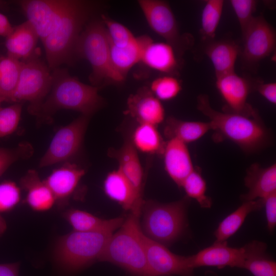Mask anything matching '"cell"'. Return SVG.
I'll use <instances>...</instances> for the list:
<instances>
[{
  "label": "cell",
  "instance_id": "obj_29",
  "mask_svg": "<svg viewBox=\"0 0 276 276\" xmlns=\"http://www.w3.org/2000/svg\"><path fill=\"white\" fill-rule=\"evenodd\" d=\"M245 246L247 255L242 268L254 276H276V263L266 255L265 243L254 240Z\"/></svg>",
  "mask_w": 276,
  "mask_h": 276
},
{
  "label": "cell",
  "instance_id": "obj_9",
  "mask_svg": "<svg viewBox=\"0 0 276 276\" xmlns=\"http://www.w3.org/2000/svg\"><path fill=\"white\" fill-rule=\"evenodd\" d=\"M138 4L152 30L171 45L179 58L190 44L181 35L169 5L158 0H140Z\"/></svg>",
  "mask_w": 276,
  "mask_h": 276
},
{
  "label": "cell",
  "instance_id": "obj_36",
  "mask_svg": "<svg viewBox=\"0 0 276 276\" xmlns=\"http://www.w3.org/2000/svg\"><path fill=\"white\" fill-rule=\"evenodd\" d=\"M182 89L180 81L174 76L157 78L151 84L150 89L159 100L168 101L175 98Z\"/></svg>",
  "mask_w": 276,
  "mask_h": 276
},
{
  "label": "cell",
  "instance_id": "obj_11",
  "mask_svg": "<svg viewBox=\"0 0 276 276\" xmlns=\"http://www.w3.org/2000/svg\"><path fill=\"white\" fill-rule=\"evenodd\" d=\"M149 276H195L188 257L176 255L143 234Z\"/></svg>",
  "mask_w": 276,
  "mask_h": 276
},
{
  "label": "cell",
  "instance_id": "obj_43",
  "mask_svg": "<svg viewBox=\"0 0 276 276\" xmlns=\"http://www.w3.org/2000/svg\"><path fill=\"white\" fill-rule=\"evenodd\" d=\"M18 263L0 264V276H18Z\"/></svg>",
  "mask_w": 276,
  "mask_h": 276
},
{
  "label": "cell",
  "instance_id": "obj_32",
  "mask_svg": "<svg viewBox=\"0 0 276 276\" xmlns=\"http://www.w3.org/2000/svg\"><path fill=\"white\" fill-rule=\"evenodd\" d=\"M21 61L9 56L0 58V103L11 102L19 77Z\"/></svg>",
  "mask_w": 276,
  "mask_h": 276
},
{
  "label": "cell",
  "instance_id": "obj_35",
  "mask_svg": "<svg viewBox=\"0 0 276 276\" xmlns=\"http://www.w3.org/2000/svg\"><path fill=\"white\" fill-rule=\"evenodd\" d=\"M101 19L106 28L110 44L117 47L123 48L136 41V38L122 24L105 15H101Z\"/></svg>",
  "mask_w": 276,
  "mask_h": 276
},
{
  "label": "cell",
  "instance_id": "obj_28",
  "mask_svg": "<svg viewBox=\"0 0 276 276\" xmlns=\"http://www.w3.org/2000/svg\"><path fill=\"white\" fill-rule=\"evenodd\" d=\"M264 199L243 202L219 224L214 234L216 238L215 242L226 241L240 228L247 216L252 212L261 209L264 207Z\"/></svg>",
  "mask_w": 276,
  "mask_h": 276
},
{
  "label": "cell",
  "instance_id": "obj_18",
  "mask_svg": "<svg viewBox=\"0 0 276 276\" xmlns=\"http://www.w3.org/2000/svg\"><path fill=\"white\" fill-rule=\"evenodd\" d=\"M162 156L166 171L179 188L186 178L194 170L187 144L176 139L166 142Z\"/></svg>",
  "mask_w": 276,
  "mask_h": 276
},
{
  "label": "cell",
  "instance_id": "obj_33",
  "mask_svg": "<svg viewBox=\"0 0 276 276\" xmlns=\"http://www.w3.org/2000/svg\"><path fill=\"white\" fill-rule=\"evenodd\" d=\"M223 0H208L202 11L201 33L203 39L209 41L215 38L223 8Z\"/></svg>",
  "mask_w": 276,
  "mask_h": 276
},
{
  "label": "cell",
  "instance_id": "obj_25",
  "mask_svg": "<svg viewBox=\"0 0 276 276\" xmlns=\"http://www.w3.org/2000/svg\"><path fill=\"white\" fill-rule=\"evenodd\" d=\"M20 185L27 192V203L34 211H47L56 202L52 192L35 170H29L22 177Z\"/></svg>",
  "mask_w": 276,
  "mask_h": 276
},
{
  "label": "cell",
  "instance_id": "obj_8",
  "mask_svg": "<svg viewBox=\"0 0 276 276\" xmlns=\"http://www.w3.org/2000/svg\"><path fill=\"white\" fill-rule=\"evenodd\" d=\"M19 77L12 101H28V110L37 116L52 84V75L49 68L34 57L20 61Z\"/></svg>",
  "mask_w": 276,
  "mask_h": 276
},
{
  "label": "cell",
  "instance_id": "obj_6",
  "mask_svg": "<svg viewBox=\"0 0 276 276\" xmlns=\"http://www.w3.org/2000/svg\"><path fill=\"white\" fill-rule=\"evenodd\" d=\"M76 55L86 59L92 72L89 80L94 86L103 82H122L114 72L110 57V44L106 28L102 19L90 21L78 39Z\"/></svg>",
  "mask_w": 276,
  "mask_h": 276
},
{
  "label": "cell",
  "instance_id": "obj_13",
  "mask_svg": "<svg viewBox=\"0 0 276 276\" xmlns=\"http://www.w3.org/2000/svg\"><path fill=\"white\" fill-rule=\"evenodd\" d=\"M72 0H23L19 2L27 21L42 42L53 31Z\"/></svg>",
  "mask_w": 276,
  "mask_h": 276
},
{
  "label": "cell",
  "instance_id": "obj_23",
  "mask_svg": "<svg viewBox=\"0 0 276 276\" xmlns=\"http://www.w3.org/2000/svg\"><path fill=\"white\" fill-rule=\"evenodd\" d=\"M38 38L35 30L27 20L13 27L5 42L8 56L19 61L32 57Z\"/></svg>",
  "mask_w": 276,
  "mask_h": 276
},
{
  "label": "cell",
  "instance_id": "obj_42",
  "mask_svg": "<svg viewBox=\"0 0 276 276\" xmlns=\"http://www.w3.org/2000/svg\"><path fill=\"white\" fill-rule=\"evenodd\" d=\"M255 88L269 102L274 105L276 104V83L275 82L260 83L256 85Z\"/></svg>",
  "mask_w": 276,
  "mask_h": 276
},
{
  "label": "cell",
  "instance_id": "obj_39",
  "mask_svg": "<svg viewBox=\"0 0 276 276\" xmlns=\"http://www.w3.org/2000/svg\"><path fill=\"white\" fill-rule=\"evenodd\" d=\"M230 3L238 19L243 36L255 17L253 13L257 2L255 0H231Z\"/></svg>",
  "mask_w": 276,
  "mask_h": 276
},
{
  "label": "cell",
  "instance_id": "obj_1",
  "mask_svg": "<svg viewBox=\"0 0 276 276\" xmlns=\"http://www.w3.org/2000/svg\"><path fill=\"white\" fill-rule=\"evenodd\" d=\"M197 108L209 119L217 142L228 140L247 153L262 150L271 142L270 130L260 117L216 110L211 106L209 96L203 94L197 98Z\"/></svg>",
  "mask_w": 276,
  "mask_h": 276
},
{
  "label": "cell",
  "instance_id": "obj_14",
  "mask_svg": "<svg viewBox=\"0 0 276 276\" xmlns=\"http://www.w3.org/2000/svg\"><path fill=\"white\" fill-rule=\"evenodd\" d=\"M216 85L226 104L223 110L248 117H260L247 102L252 88L248 80L234 71L216 77Z\"/></svg>",
  "mask_w": 276,
  "mask_h": 276
},
{
  "label": "cell",
  "instance_id": "obj_5",
  "mask_svg": "<svg viewBox=\"0 0 276 276\" xmlns=\"http://www.w3.org/2000/svg\"><path fill=\"white\" fill-rule=\"evenodd\" d=\"M190 198L163 203L152 200H143L140 228L149 239L166 247L182 235L187 226L186 213Z\"/></svg>",
  "mask_w": 276,
  "mask_h": 276
},
{
  "label": "cell",
  "instance_id": "obj_16",
  "mask_svg": "<svg viewBox=\"0 0 276 276\" xmlns=\"http://www.w3.org/2000/svg\"><path fill=\"white\" fill-rule=\"evenodd\" d=\"M138 38L142 47L140 61L168 75L174 76L178 74L179 58L171 45L166 42H154L147 35Z\"/></svg>",
  "mask_w": 276,
  "mask_h": 276
},
{
  "label": "cell",
  "instance_id": "obj_27",
  "mask_svg": "<svg viewBox=\"0 0 276 276\" xmlns=\"http://www.w3.org/2000/svg\"><path fill=\"white\" fill-rule=\"evenodd\" d=\"M210 130L209 122L186 121L169 117L165 121L164 134L168 140L176 139L187 144L199 140Z\"/></svg>",
  "mask_w": 276,
  "mask_h": 276
},
{
  "label": "cell",
  "instance_id": "obj_10",
  "mask_svg": "<svg viewBox=\"0 0 276 276\" xmlns=\"http://www.w3.org/2000/svg\"><path fill=\"white\" fill-rule=\"evenodd\" d=\"M89 117L82 115L60 129L55 134L39 163L44 167L65 162L79 150L87 127Z\"/></svg>",
  "mask_w": 276,
  "mask_h": 276
},
{
  "label": "cell",
  "instance_id": "obj_37",
  "mask_svg": "<svg viewBox=\"0 0 276 276\" xmlns=\"http://www.w3.org/2000/svg\"><path fill=\"white\" fill-rule=\"evenodd\" d=\"M22 106L20 103L6 106H0V137L13 133L17 129L21 116Z\"/></svg>",
  "mask_w": 276,
  "mask_h": 276
},
{
  "label": "cell",
  "instance_id": "obj_41",
  "mask_svg": "<svg viewBox=\"0 0 276 276\" xmlns=\"http://www.w3.org/2000/svg\"><path fill=\"white\" fill-rule=\"evenodd\" d=\"M267 227L272 232L276 224V192H273L264 199Z\"/></svg>",
  "mask_w": 276,
  "mask_h": 276
},
{
  "label": "cell",
  "instance_id": "obj_15",
  "mask_svg": "<svg viewBox=\"0 0 276 276\" xmlns=\"http://www.w3.org/2000/svg\"><path fill=\"white\" fill-rule=\"evenodd\" d=\"M246 254L245 245L240 248L231 247L225 241L214 242L212 245L188 258L190 266L193 269L202 266L242 268Z\"/></svg>",
  "mask_w": 276,
  "mask_h": 276
},
{
  "label": "cell",
  "instance_id": "obj_22",
  "mask_svg": "<svg viewBox=\"0 0 276 276\" xmlns=\"http://www.w3.org/2000/svg\"><path fill=\"white\" fill-rule=\"evenodd\" d=\"M106 195L117 202L125 210L130 212L141 211L143 202L129 182L118 169L110 172L103 182Z\"/></svg>",
  "mask_w": 276,
  "mask_h": 276
},
{
  "label": "cell",
  "instance_id": "obj_44",
  "mask_svg": "<svg viewBox=\"0 0 276 276\" xmlns=\"http://www.w3.org/2000/svg\"><path fill=\"white\" fill-rule=\"evenodd\" d=\"M13 27L11 26L8 18L0 13V36L7 37L12 32Z\"/></svg>",
  "mask_w": 276,
  "mask_h": 276
},
{
  "label": "cell",
  "instance_id": "obj_30",
  "mask_svg": "<svg viewBox=\"0 0 276 276\" xmlns=\"http://www.w3.org/2000/svg\"><path fill=\"white\" fill-rule=\"evenodd\" d=\"M131 142L137 151L162 155L166 142L155 126L141 123L134 129Z\"/></svg>",
  "mask_w": 276,
  "mask_h": 276
},
{
  "label": "cell",
  "instance_id": "obj_3",
  "mask_svg": "<svg viewBox=\"0 0 276 276\" xmlns=\"http://www.w3.org/2000/svg\"><path fill=\"white\" fill-rule=\"evenodd\" d=\"M98 7L96 2L72 0L53 31L42 41L49 69L58 68L76 55L83 27Z\"/></svg>",
  "mask_w": 276,
  "mask_h": 276
},
{
  "label": "cell",
  "instance_id": "obj_12",
  "mask_svg": "<svg viewBox=\"0 0 276 276\" xmlns=\"http://www.w3.org/2000/svg\"><path fill=\"white\" fill-rule=\"evenodd\" d=\"M242 38V57L247 65L258 63L275 49V32L262 16L254 17Z\"/></svg>",
  "mask_w": 276,
  "mask_h": 276
},
{
  "label": "cell",
  "instance_id": "obj_7",
  "mask_svg": "<svg viewBox=\"0 0 276 276\" xmlns=\"http://www.w3.org/2000/svg\"><path fill=\"white\" fill-rule=\"evenodd\" d=\"M113 233L74 231L58 241L55 252L56 259L68 270L82 269L95 261H99Z\"/></svg>",
  "mask_w": 276,
  "mask_h": 276
},
{
  "label": "cell",
  "instance_id": "obj_31",
  "mask_svg": "<svg viewBox=\"0 0 276 276\" xmlns=\"http://www.w3.org/2000/svg\"><path fill=\"white\" fill-rule=\"evenodd\" d=\"M141 51L142 47L138 37L134 43L126 47L119 48L110 44L112 66L122 81L130 69L140 62Z\"/></svg>",
  "mask_w": 276,
  "mask_h": 276
},
{
  "label": "cell",
  "instance_id": "obj_45",
  "mask_svg": "<svg viewBox=\"0 0 276 276\" xmlns=\"http://www.w3.org/2000/svg\"><path fill=\"white\" fill-rule=\"evenodd\" d=\"M7 229V223L4 218L0 215V237Z\"/></svg>",
  "mask_w": 276,
  "mask_h": 276
},
{
  "label": "cell",
  "instance_id": "obj_20",
  "mask_svg": "<svg viewBox=\"0 0 276 276\" xmlns=\"http://www.w3.org/2000/svg\"><path fill=\"white\" fill-rule=\"evenodd\" d=\"M244 183L248 190L241 196L243 202L264 199L276 192L275 163L267 167L252 164L246 170Z\"/></svg>",
  "mask_w": 276,
  "mask_h": 276
},
{
  "label": "cell",
  "instance_id": "obj_19",
  "mask_svg": "<svg viewBox=\"0 0 276 276\" xmlns=\"http://www.w3.org/2000/svg\"><path fill=\"white\" fill-rule=\"evenodd\" d=\"M109 157L116 159L119 164L118 169L129 182L137 196L143 198L144 171L137 151L130 140L126 139L119 149H109Z\"/></svg>",
  "mask_w": 276,
  "mask_h": 276
},
{
  "label": "cell",
  "instance_id": "obj_40",
  "mask_svg": "<svg viewBox=\"0 0 276 276\" xmlns=\"http://www.w3.org/2000/svg\"><path fill=\"white\" fill-rule=\"evenodd\" d=\"M20 199V189L15 182L5 181L0 183V213L13 209Z\"/></svg>",
  "mask_w": 276,
  "mask_h": 276
},
{
  "label": "cell",
  "instance_id": "obj_26",
  "mask_svg": "<svg viewBox=\"0 0 276 276\" xmlns=\"http://www.w3.org/2000/svg\"><path fill=\"white\" fill-rule=\"evenodd\" d=\"M64 217L74 231L79 232H109L114 233L122 224L123 217L104 219L87 212L71 209L64 214Z\"/></svg>",
  "mask_w": 276,
  "mask_h": 276
},
{
  "label": "cell",
  "instance_id": "obj_34",
  "mask_svg": "<svg viewBox=\"0 0 276 276\" xmlns=\"http://www.w3.org/2000/svg\"><path fill=\"white\" fill-rule=\"evenodd\" d=\"M181 188H182L186 196L196 200L202 208H211L212 204L211 198L205 193L206 184L198 168L194 170L186 178Z\"/></svg>",
  "mask_w": 276,
  "mask_h": 276
},
{
  "label": "cell",
  "instance_id": "obj_2",
  "mask_svg": "<svg viewBox=\"0 0 276 276\" xmlns=\"http://www.w3.org/2000/svg\"><path fill=\"white\" fill-rule=\"evenodd\" d=\"M53 71L51 88L38 117L48 119L59 110L70 109L89 117L103 105L104 101L98 94L100 87L81 82L66 70Z\"/></svg>",
  "mask_w": 276,
  "mask_h": 276
},
{
  "label": "cell",
  "instance_id": "obj_38",
  "mask_svg": "<svg viewBox=\"0 0 276 276\" xmlns=\"http://www.w3.org/2000/svg\"><path fill=\"white\" fill-rule=\"evenodd\" d=\"M33 150L27 143H20L13 149L0 148V177L16 161L30 157Z\"/></svg>",
  "mask_w": 276,
  "mask_h": 276
},
{
  "label": "cell",
  "instance_id": "obj_21",
  "mask_svg": "<svg viewBox=\"0 0 276 276\" xmlns=\"http://www.w3.org/2000/svg\"><path fill=\"white\" fill-rule=\"evenodd\" d=\"M85 171L75 164L66 163L55 169L44 180L56 201L63 204L74 192Z\"/></svg>",
  "mask_w": 276,
  "mask_h": 276
},
{
  "label": "cell",
  "instance_id": "obj_17",
  "mask_svg": "<svg viewBox=\"0 0 276 276\" xmlns=\"http://www.w3.org/2000/svg\"><path fill=\"white\" fill-rule=\"evenodd\" d=\"M126 114L130 116L139 124L156 125L165 120V110L160 102L150 88L143 87L131 95L127 102Z\"/></svg>",
  "mask_w": 276,
  "mask_h": 276
},
{
  "label": "cell",
  "instance_id": "obj_4",
  "mask_svg": "<svg viewBox=\"0 0 276 276\" xmlns=\"http://www.w3.org/2000/svg\"><path fill=\"white\" fill-rule=\"evenodd\" d=\"M140 217L141 211L130 212L109 239L99 261L111 263L133 276H149Z\"/></svg>",
  "mask_w": 276,
  "mask_h": 276
},
{
  "label": "cell",
  "instance_id": "obj_24",
  "mask_svg": "<svg viewBox=\"0 0 276 276\" xmlns=\"http://www.w3.org/2000/svg\"><path fill=\"white\" fill-rule=\"evenodd\" d=\"M240 52L238 45L228 40L210 41L204 49L214 66L216 77L235 71Z\"/></svg>",
  "mask_w": 276,
  "mask_h": 276
}]
</instances>
